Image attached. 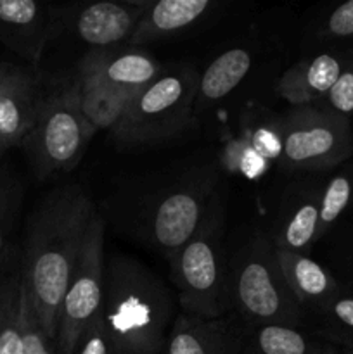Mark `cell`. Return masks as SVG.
Here are the masks:
<instances>
[{
    "instance_id": "1",
    "label": "cell",
    "mask_w": 353,
    "mask_h": 354,
    "mask_svg": "<svg viewBox=\"0 0 353 354\" xmlns=\"http://www.w3.org/2000/svg\"><path fill=\"white\" fill-rule=\"evenodd\" d=\"M96 214L82 187L62 185L30 218L21 279L38 324L54 342L61 303Z\"/></svg>"
},
{
    "instance_id": "2",
    "label": "cell",
    "mask_w": 353,
    "mask_h": 354,
    "mask_svg": "<svg viewBox=\"0 0 353 354\" xmlns=\"http://www.w3.org/2000/svg\"><path fill=\"white\" fill-rule=\"evenodd\" d=\"M172 292L154 272L128 256L106 263L102 317L114 354H159L173 324Z\"/></svg>"
},
{
    "instance_id": "3",
    "label": "cell",
    "mask_w": 353,
    "mask_h": 354,
    "mask_svg": "<svg viewBox=\"0 0 353 354\" xmlns=\"http://www.w3.org/2000/svg\"><path fill=\"white\" fill-rule=\"evenodd\" d=\"M218 194L194 237L170 259L182 313L215 320L230 313V273L221 245Z\"/></svg>"
},
{
    "instance_id": "4",
    "label": "cell",
    "mask_w": 353,
    "mask_h": 354,
    "mask_svg": "<svg viewBox=\"0 0 353 354\" xmlns=\"http://www.w3.org/2000/svg\"><path fill=\"white\" fill-rule=\"evenodd\" d=\"M230 313L251 327L301 328L307 322V311L294 297L269 235H256L230 273Z\"/></svg>"
},
{
    "instance_id": "5",
    "label": "cell",
    "mask_w": 353,
    "mask_h": 354,
    "mask_svg": "<svg viewBox=\"0 0 353 354\" xmlns=\"http://www.w3.org/2000/svg\"><path fill=\"white\" fill-rule=\"evenodd\" d=\"M199 76L192 68L163 71L132 97L123 120L113 131L121 147H144L170 140L192 124Z\"/></svg>"
},
{
    "instance_id": "6",
    "label": "cell",
    "mask_w": 353,
    "mask_h": 354,
    "mask_svg": "<svg viewBox=\"0 0 353 354\" xmlns=\"http://www.w3.org/2000/svg\"><path fill=\"white\" fill-rule=\"evenodd\" d=\"M96 130L87 123L69 83L44 97L37 121L23 145L40 178L69 173L82 161Z\"/></svg>"
},
{
    "instance_id": "7",
    "label": "cell",
    "mask_w": 353,
    "mask_h": 354,
    "mask_svg": "<svg viewBox=\"0 0 353 354\" xmlns=\"http://www.w3.org/2000/svg\"><path fill=\"white\" fill-rule=\"evenodd\" d=\"M282 154L279 162L291 171H325L353 152L350 118L320 106L291 107L279 118Z\"/></svg>"
},
{
    "instance_id": "8",
    "label": "cell",
    "mask_w": 353,
    "mask_h": 354,
    "mask_svg": "<svg viewBox=\"0 0 353 354\" xmlns=\"http://www.w3.org/2000/svg\"><path fill=\"white\" fill-rule=\"evenodd\" d=\"M218 180L217 166L204 165L166 189L145 211L142 220L145 237L168 261L201 227L211 201L217 196Z\"/></svg>"
},
{
    "instance_id": "9",
    "label": "cell",
    "mask_w": 353,
    "mask_h": 354,
    "mask_svg": "<svg viewBox=\"0 0 353 354\" xmlns=\"http://www.w3.org/2000/svg\"><path fill=\"white\" fill-rule=\"evenodd\" d=\"M104 220L97 213L87 234L85 245L66 289L57 317L55 353L73 354L80 335L102 311L106 254Z\"/></svg>"
},
{
    "instance_id": "10",
    "label": "cell",
    "mask_w": 353,
    "mask_h": 354,
    "mask_svg": "<svg viewBox=\"0 0 353 354\" xmlns=\"http://www.w3.org/2000/svg\"><path fill=\"white\" fill-rule=\"evenodd\" d=\"M253 328L234 313L215 320L180 313L159 354H241Z\"/></svg>"
},
{
    "instance_id": "11",
    "label": "cell",
    "mask_w": 353,
    "mask_h": 354,
    "mask_svg": "<svg viewBox=\"0 0 353 354\" xmlns=\"http://www.w3.org/2000/svg\"><path fill=\"white\" fill-rule=\"evenodd\" d=\"M57 28L54 7L35 0H0V41L31 64L40 62Z\"/></svg>"
},
{
    "instance_id": "12",
    "label": "cell",
    "mask_w": 353,
    "mask_h": 354,
    "mask_svg": "<svg viewBox=\"0 0 353 354\" xmlns=\"http://www.w3.org/2000/svg\"><path fill=\"white\" fill-rule=\"evenodd\" d=\"M44 97L40 82L30 69L0 62V135L6 149L23 144Z\"/></svg>"
},
{
    "instance_id": "13",
    "label": "cell",
    "mask_w": 353,
    "mask_h": 354,
    "mask_svg": "<svg viewBox=\"0 0 353 354\" xmlns=\"http://www.w3.org/2000/svg\"><path fill=\"white\" fill-rule=\"evenodd\" d=\"M69 86L80 113L96 130V133L99 130L113 133L130 106V93L109 85L99 75L82 64L76 68L75 78L69 82Z\"/></svg>"
},
{
    "instance_id": "14",
    "label": "cell",
    "mask_w": 353,
    "mask_h": 354,
    "mask_svg": "<svg viewBox=\"0 0 353 354\" xmlns=\"http://www.w3.org/2000/svg\"><path fill=\"white\" fill-rule=\"evenodd\" d=\"M149 2H99L75 16V33L93 47L106 48L130 40Z\"/></svg>"
},
{
    "instance_id": "15",
    "label": "cell",
    "mask_w": 353,
    "mask_h": 354,
    "mask_svg": "<svg viewBox=\"0 0 353 354\" xmlns=\"http://www.w3.org/2000/svg\"><path fill=\"white\" fill-rule=\"evenodd\" d=\"M343 66L345 61L329 52L296 62L280 76L277 93L293 107L317 106L341 75Z\"/></svg>"
},
{
    "instance_id": "16",
    "label": "cell",
    "mask_w": 353,
    "mask_h": 354,
    "mask_svg": "<svg viewBox=\"0 0 353 354\" xmlns=\"http://www.w3.org/2000/svg\"><path fill=\"white\" fill-rule=\"evenodd\" d=\"M277 258L294 297L308 313L318 315L341 294L338 282L320 263L307 254L277 249Z\"/></svg>"
},
{
    "instance_id": "17",
    "label": "cell",
    "mask_w": 353,
    "mask_h": 354,
    "mask_svg": "<svg viewBox=\"0 0 353 354\" xmlns=\"http://www.w3.org/2000/svg\"><path fill=\"white\" fill-rule=\"evenodd\" d=\"M99 75L104 82L125 90L132 97L151 85L163 73L154 57L144 52H111L106 48L92 50L78 62Z\"/></svg>"
},
{
    "instance_id": "18",
    "label": "cell",
    "mask_w": 353,
    "mask_h": 354,
    "mask_svg": "<svg viewBox=\"0 0 353 354\" xmlns=\"http://www.w3.org/2000/svg\"><path fill=\"white\" fill-rule=\"evenodd\" d=\"M318 189H298L284 206L273 244L277 249L308 254L318 241Z\"/></svg>"
},
{
    "instance_id": "19",
    "label": "cell",
    "mask_w": 353,
    "mask_h": 354,
    "mask_svg": "<svg viewBox=\"0 0 353 354\" xmlns=\"http://www.w3.org/2000/svg\"><path fill=\"white\" fill-rule=\"evenodd\" d=\"M211 0H159L149 2L130 38L132 45L149 44L185 30L211 9Z\"/></svg>"
},
{
    "instance_id": "20",
    "label": "cell",
    "mask_w": 353,
    "mask_h": 354,
    "mask_svg": "<svg viewBox=\"0 0 353 354\" xmlns=\"http://www.w3.org/2000/svg\"><path fill=\"white\" fill-rule=\"evenodd\" d=\"M251 69V54L244 48H230L218 55L199 76L197 106L215 104L227 97Z\"/></svg>"
},
{
    "instance_id": "21",
    "label": "cell",
    "mask_w": 353,
    "mask_h": 354,
    "mask_svg": "<svg viewBox=\"0 0 353 354\" xmlns=\"http://www.w3.org/2000/svg\"><path fill=\"white\" fill-rule=\"evenodd\" d=\"M324 344L308 337L301 328L282 325L255 327L241 354H318Z\"/></svg>"
},
{
    "instance_id": "22",
    "label": "cell",
    "mask_w": 353,
    "mask_h": 354,
    "mask_svg": "<svg viewBox=\"0 0 353 354\" xmlns=\"http://www.w3.org/2000/svg\"><path fill=\"white\" fill-rule=\"evenodd\" d=\"M353 203V168H346L332 176L320 189L318 203V239L324 237L332 225Z\"/></svg>"
},
{
    "instance_id": "23",
    "label": "cell",
    "mask_w": 353,
    "mask_h": 354,
    "mask_svg": "<svg viewBox=\"0 0 353 354\" xmlns=\"http://www.w3.org/2000/svg\"><path fill=\"white\" fill-rule=\"evenodd\" d=\"M320 334L345 348H353V296L339 294L318 313Z\"/></svg>"
},
{
    "instance_id": "24",
    "label": "cell",
    "mask_w": 353,
    "mask_h": 354,
    "mask_svg": "<svg viewBox=\"0 0 353 354\" xmlns=\"http://www.w3.org/2000/svg\"><path fill=\"white\" fill-rule=\"evenodd\" d=\"M23 203L21 183L9 173H0V259L7 251L10 232Z\"/></svg>"
},
{
    "instance_id": "25",
    "label": "cell",
    "mask_w": 353,
    "mask_h": 354,
    "mask_svg": "<svg viewBox=\"0 0 353 354\" xmlns=\"http://www.w3.org/2000/svg\"><path fill=\"white\" fill-rule=\"evenodd\" d=\"M21 313H23V354H57L55 342L44 332L38 324L21 279Z\"/></svg>"
},
{
    "instance_id": "26",
    "label": "cell",
    "mask_w": 353,
    "mask_h": 354,
    "mask_svg": "<svg viewBox=\"0 0 353 354\" xmlns=\"http://www.w3.org/2000/svg\"><path fill=\"white\" fill-rule=\"evenodd\" d=\"M320 102L324 104H317V106L325 107L345 118L353 114V61L345 62L341 75L338 76L336 83Z\"/></svg>"
},
{
    "instance_id": "27",
    "label": "cell",
    "mask_w": 353,
    "mask_h": 354,
    "mask_svg": "<svg viewBox=\"0 0 353 354\" xmlns=\"http://www.w3.org/2000/svg\"><path fill=\"white\" fill-rule=\"evenodd\" d=\"M73 354H114L113 344H111V339L107 335L102 311L96 320L90 322L89 327L80 335Z\"/></svg>"
},
{
    "instance_id": "28",
    "label": "cell",
    "mask_w": 353,
    "mask_h": 354,
    "mask_svg": "<svg viewBox=\"0 0 353 354\" xmlns=\"http://www.w3.org/2000/svg\"><path fill=\"white\" fill-rule=\"evenodd\" d=\"M249 147L265 161H279L282 154V135H280L279 120L270 127H265V124L256 127L249 138Z\"/></svg>"
},
{
    "instance_id": "29",
    "label": "cell",
    "mask_w": 353,
    "mask_h": 354,
    "mask_svg": "<svg viewBox=\"0 0 353 354\" xmlns=\"http://www.w3.org/2000/svg\"><path fill=\"white\" fill-rule=\"evenodd\" d=\"M21 301V270L10 275L0 277V341L7 320Z\"/></svg>"
},
{
    "instance_id": "30",
    "label": "cell",
    "mask_w": 353,
    "mask_h": 354,
    "mask_svg": "<svg viewBox=\"0 0 353 354\" xmlns=\"http://www.w3.org/2000/svg\"><path fill=\"white\" fill-rule=\"evenodd\" d=\"M322 33L336 38L353 37V0L341 3L329 14Z\"/></svg>"
},
{
    "instance_id": "31",
    "label": "cell",
    "mask_w": 353,
    "mask_h": 354,
    "mask_svg": "<svg viewBox=\"0 0 353 354\" xmlns=\"http://www.w3.org/2000/svg\"><path fill=\"white\" fill-rule=\"evenodd\" d=\"M0 354H23V313L21 301L7 320L0 341Z\"/></svg>"
},
{
    "instance_id": "32",
    "label": "cell",
    "mask_w": 353,
    "mask_h": 354,
    "mask_svg": "<svg viewBox=\"0 0 353 354\" xmlns=\"http://www.w3.org/2000/svg\"><path fill=\"white\" fill-rule=\"evenodd\" d=\"M3 151H7L6 145H3V140H2V135H0V156L3 154Z\"/></svg>"
},
{
    "instance_id": "33",
    "label": "cell",
    "mask_w": 353,
    "mask_h": 354,
    "mask_svg": "<svg viewBox=\"0 0 353 354\" xmlns=\"http://www.w3.org/2000/svg\"><path fill=\"white\" fill-rule=\"evenodd\" d=\"M318 354H338V353H336V351H332V349H327V348H325L324 351H322V353H318Z\"/></svg>"
},
{
    "instance_id": "34",
    "label": "cell",
    "mask_w": 353,
    "mask_h": 354,
    "mask_svg": "<svg viewBox=\"0 0 353 354\" xmlns=\"http://www.w3.org/2000/svg\"><path fill=\"white\" fill-rule=\"evenodd\" d=\"M345 354H353V348H345Z\"/></svg>"
}]
</instances>
